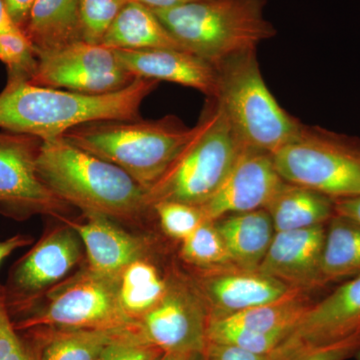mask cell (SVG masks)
Returning a JSON list of instances; mask_svg holds the SVG:
<instances>
[{"mask_svg": "<svg viewBox=\"0 0 360 360\" xmlns=\"http://www.w3.org/2000/svg\"><path fill=\"white\" fill-rule=\"evenodd\" d=\"M158 84L137 77L118 91L85 94L37 86L25 78L8 77L0 94V129L46 141L63 136L84 123L139 120L141 103Z\"/></svg>", "mask_w": 360, "mask_h": 360, "instance_id": "cell-1", "label": "cell"}, {"mask_svg": "<svg viewBox=\"0 0 360 360\" xmlns=\"http://www.w3.org/2000/svg\"><path fill=\"white\" fill-rule=\"evenodd\" d=\"M37 167L45 186L84 214L134 221L150 208L146 191L124 170L63 136L42 141Z\"/></svg>", "mask_w": 360, "mask_h": 360, "instance_id": "cell-2", "label": "cell"}, {"mask_svg": "<svg viewBox=\"0 0 360 360\" xmlns=\"http://www.w3.org/2000/svg\"><path fill=\"white\" fill-rule=\"evenodd\" d=\"M195 127L168 115L156 120H103L78 125L63 139L113 163L148 191L186 148Z\"/></svg>", "mask_w": 360, "mask_h": 360, "instance_id": "cell-3", "label": "cell"}, {"mask_svg": "<svg viewBox=\"0 0 360 360\" xmlns=\"http://www.w3.org/2000/svg\"><path fill=\"white\" fill-rule=\"evenodd\" d=\"M267 0H198L174 8L153 11L184 51L217 65L257 51L276 30L264 16Z\"/></svg>", "mask_w": 360, "mask_h": 360, "instance_id": "cell-4", "label": "cell"}, {"mask_svg": "<svg viewBox=\"0 0 360 360\" xmlns=\"http://www.w3.org/2000/svg\"><path fill=\"white\" fill-rule=\"evenodd\" d=\"M205 110L191 141L160 180L146 191L149 207L160 201L201 206L219 191L245 148L214 98Z\"/></svg>", "mask_w": 360, "mask_h": 360, "instance_id": "cell-5", "label": "cell"}, {"mask_svg": "<svg viewBox=\"0 0 360 360\" xmlns=\"http://www.w3.org/2000/svg\"><path fill=\"white\" fill-rule=\"evenodd\" d=\"M215 66L219 82L214 99L245 146L274 155L300 136L304 125L269 91L257 51L234 54Z\"/></svg>", "mask_w": 360, "mask_h": 360, "instance_id": "cell-6", "label": "cell"}, {"mask_svg": "<svg viewBox=\"0 0 360 360\" xmlns=\"http://www.w3.org/2000/svg\"><path fill=\"white\" fill-rule=\"evenodd\" d=\"M284 181L335 200L360 196V141L321 127H303L272 155Z\"/></svg>", "mask_w": 360, "mask_h": 360, "instance_id": "cell-7", "label": "cell"}, {"mask_svg": "<svg viewBox=\"0 0 360 360\" xmlns=\"http://www.w3.org/2000/svg\"><path fill=\"white\" fill-rule=\"evenodd\" d=\"M120 277L104 276L84 267L45 295L46 300L14 326L32 329L134 328L139 323L125 314L118 295Z\"/></svg>", "mask_w": 360, "mask_h": 360, "instance_id": "cell-8", "label": "cell"}, {"mask_svg": "<svg viewBox=\"0 0 360 360\" xmlns=\"http://www.w3.org/2000/svg\"><path fill=\"white\" fill-rule=\"evenodd\" d=\"M63 224L45 233L14 265L2 290L9 312L30 311L42 295L68 279L84 259L82 239L70 224Z\"/></svg>", "mask_w": 360, "mask_h": 360, "instance_id": "cell-9", "label": "cell"}, {"mask_svg": "<svg viewBox=\"0 0 360 360\" xmlns=\"http://www.w3.org/2000/svg\"><path fill=\"white\" fill-rule=\"evenodd\" d=\"M37 54V66L30 84L65 89L85 94H105L129 86L136 79L103 44L84 40L58 51Z\"/></svg>", "mask_w": 360, "mask_h": 360, "instance_id": "cell-10", "label": "cell"}, {"mask_svg": "<svg viewBox=\"0 0 360 360\" xmlns=\"http://www.w3.org/2000/svg\"><path fill=\"white\" fill-rule=\"evenodd\" d=\"M41 143L34 135L0 132V206L13 217L65 219L70 205L45 186L37 172Z\"/></svg>", "mask_w": 360, "mask_h": 360, "instance_id": "cell-11", "label": "cell"}, {"mask_svg": "<svg viewBox=\"0 0 360 360\" xmlns=\"http://www.w3.org/2000/svg\"><path fill=\"white\" fill-rule=\"evenodd\" d=\"M137 323L163 352L203 354L207 345V307L198 290L182 281H168L160 302Z\"/></svg>", "mask_w": 360, "mask_h": 360, "instance_id": "cell-12", "label": "cell"}, {"mask_svg": "<svg viewBox=\"0 0 360 360\" xmlns=\"http://www.w3.org/2000/svg\"><path fill=\"white\" fill-rule=\"evenodd\" d=\"M310 305L303 292H298L229 316L208 319L207 342L271 354L291 335Z\"/></svg>", "mask_w": 360, "mask_h": 360, "instance_id": "cell-13", "label": "cell"}, {"mask_svg": "<svg viewBox=\"0 0 360 360\" xmlns=\"http://www.w3.org/2000/svg\"><path fill=\"white\" fill-rule=\"evenodd\" d=\"M285 181L271 153L245 146L212 198L200 206L210 220L266 208Z\"/></svg>", "mask_w": 360, "mask_h": 360, "instance_id": "cell-14", "label": "cell"}, {"mask_svg": "<svg viewBox=\"0 0 360 360\" xmlns=\"http://www.w3.org/2000/svg\"><path fill=\"white\" fill-rule=\"evenodd\" d=\"M196 290L205 300L208 319L229 316L303 292L274 277L236 267L213 270L201 277Z\"/></svg>", "mask_w": 360, "mask_h": 360, "instance_id": "cell-15", "label": "cell"}, {"mask_svg": "<svg viewBox=\"0 0 360 360\" xmlns=\"http://www.w3.org/2000/svg\"><path fill=\"white\" fill-rule=\"evenodd\" d=\"M326 233V225L276 232L257 271L303 292L321 288Z\"/></svg>", "mask_w": 360, "mask_h": 360, "instance_id": "cell-16", "label": "cell"}, {"mask_svg": "<svg viewBox=\"0 0 360 360\" xmlns=\"http://www.w3.org/2000/svg\"><path fill=\"white\" fill-rule=\"evenodd\" d=\"M359 331L360 274L343 281L326 298L310 305L279 347L326 345Z\"/></svg>", "mask_w": 360, "mask_h": 360, "instance_id": "cell-17", "label": "cell"}, {"mask_svg": "<svg viewBox=\"0 0 360 360\" xmlns=\"http://www.w3.org/2000/svg\"><path fill=\"white\" fill-rule=\"evenodd\" d=\"M112 49L123 68L134 77L191 87L208 98L217 96V66L191 52L174 49Z\"/></svg>", "mask_w": 360, "mask_h": 360, "instance_id": "cell-18", "label": "cell"}, {"mask_svg": "<svg viewBox=\"0 0 360 360\" xmlns=\"http://www.w3.org/2000/svg\"><path fill=\"white\" fill-rule=\"evenodd\" d=\"M84 221L61 219L75 229L84 243L87 266L97 274L120 277L132 262L146 258V239L115 224L99 214H84Z\"/></svg>", "mask_w": 360, "mask_h": 360, "instance_id": "cell-19", "label": "cell"}, {"mask_svg": "<svg viewBox=\"0 0 360 360\" xmlns=\"http://www.w3.org/2000/svg\"><path fill=\"white\" fill-rule=\"evenodd\" d=\"M231 264L245 271H257L276 231L265 208L234 213L214 220Z\"/></svg>", "mask_w": 360, "mask_h": 360, "instance_id": "cell-20", "label": "cell"}, {"mask_svg": "<svg viewBox=\"0 0 360 360\" xmlns=\"http://www.w3.org/2000/svg\"><path fill=\"white\" fill-rule=\"evenodd\" d=\"M37 53L82 40L78 0H35L22 30Z\"/></svg>", "mask_w": 360, "mask_h": 360, "instance_id": "cell-21", "label": "cell"}, {"mask_svg": "<svg viewBox=\"0 0 360 360\" xmlns=\"http://www.w3.org/2000/svg\"><path fill=\"white\" fill-rule=\"evenodd\" d=\"M103 44L115 49H174L184 51L158 20L153 9L127 2L104 37Z\"/></svg>", "mask_w": 360, "mask_h": 360, "instance_id": "cell-22", "label": "cell"}, {"mask_svg": "<svg viewBox=\"0 0 360 360\" xmlns=\"http://www.w3.org/2000/svg\"><path fill=\"white\" fill-rule=\"evenodd\" d=\"M335 205L324 194L285 181L265 210L279 232L328 224L335 215Z\"/></svg>", "mask_w": 360, "mask_h": 360, "instance_id": "cell-23", "label": "cell"}, {"mask_svg": "<svg viewBox=\"0 0 360 360\" xmlns=\"http://www.w3.org/2000/svg\"><path fill=\"white\" fill-rule=\"evenodd\" d=\"M360 274V224L335 214L326 227L321 259L323 285Z\"/></svg>", "mask_w": 360, "mask_h": 360, "instance_id": "cell-24", "label": "cell"}, {"mask_svg": "<svg viewBox=\"0 0 360 360\" xmlns=\"http://www.w3.org/2000/svg\"><path fill=\"white\" fill-rule=\"evenodd\" d=\"M37 330H39L37 348L39 360H96L108 342L124 329L40 328Z\"/></svg>", "mask_w": 360, "mask_h": 360, "instance_id": "cell-25", "label": "cell"}, {"mask_svg": "<svg viewBox=\"0 0 360 360\" xmlns=\"http://www.w3.org/2000/svg\"><path fill=\"white\" fill-rule=\"evenodd\" d=\"M167 285L168 281L155 265L141 258L129 264L120 276V304L125 314L137 322L160 302Z\"/></svg>", "mask_w": 360, "mask_h": 360, "instance_id": "cell-26", "label": "cell"}, {"mask_svg": "<svg viewBox=\"0 0 360 360\" xmlns=\"http://www.w3.org/2000/svg\"><path fill=\"white\" fill-rule=\"evenodd\" d=\"M181 257L195 266L212 270L234 267L213 220H205L181 241Z\"/></svg>", "mask_w": 360, "mask_h": 360, "instance_id": "cell-27", "label": "cell"}, {"mask_svg": "<svg viewBox=\"0 0 360 360\" xmlns=\"http://www.w3.org/2000/svg\"><path fill=\"white\" fill-rule=\"evenodd\" d=\"M130 0H78L82 40L103 44L104 37L122 7Z\"/></svg>", "mask_w": 360, "mask_h": 360, "instance_id": "cell-28", "label": "cell"}, {"mask_svg": "<svg viewBox=\"0 0 360 360\" xmlns=\"http://www.w3.org/2000/svg\"><path fill=\"white\" fill-rule=\"evenodd\" d=\"M151 208L158 214L163 231L181 241L208 219L200 206L179 201H160Z\"/></svg>", "mask_w": 360, "mask_h": 360, "instance_id": "cell-29", "label": "cell"}, {"mask_svg": "<svg viewBox=\"0 0 360 360\" xmlns=\"http://www.w3.org/2000/svg\"><path fill=\"white\" fill-rule=\"evenodd\" d=\"M359 350L360 331L326 345L279 347L269 354V360H347Z\"/></svg>", "mask_w": 360, "mask_h": 360, "instance_id": "cell-30", "label": "cell"}, {"mask_svg": "<svg viewBox=\"0 0 360 360\" xmlns=\"http://www.w3.org/2000/svg\"><path fill=\"white\" fill-rule=\"evenodd\" d=\"M0 60L6 65L8 77L30 80L37 70V54L25 33H0Z\"/></svg>", "mask_w": 360, "mask_h": 360, "instance_id": "cell-31", "label": "cell"}, {"mask_svg": "<svg viewBox=\"0 0 360 360\" xmlns=\"http://www.w3.org/2000/svg\"><path fill=\"white\" fill-rule=\"evenodd\" d=\"M162 354V350L149 342L136 326L118 333L96 360H156Z\"/></svg>", "mask_w": 360, "mask_h": 360, "instance_id": "cell-32", "label": "cell"}, {"mask_svg": "<svg viewBox=\"0 0 360 360\" xmlns=\"http://www.w3.org/2000/svg\"><path fill=\"white\" fill-rule=\"evenodd\" d=\"M0 360H39V350L25 342L14 326L0 290Z\"/></svg>", "mask_w": 360, "mask_h": 360, "instance_id": "cell-33", "label": "cell"}, {"mask_svg": "<svg viewBox=\"0 0 360 360\" xmlns=\"http://www.w3.org/2000/svg\"><path fill=\"white\" fill-rule=\"evenodd\" d=\"M203 354L206 360H269V355L255 354L227 343L207 342Z\"/></svg>", "mask_w": 360, "mask_h": 360, "instance_id": "cell-34", "label": "cell"}, {"mask_svg": "<svg viewBox=\"0 0 360 360\" xmlns=\"http://www.w3.org/2000/svg\"><path fill=\"white\" fill-rule=\"evenodd\" d=\"M34 1L35 0H4L7 13L21 32L25 28Z\"/></svg>", "mask_w": 360, "mask_h": 360, "instance_id": "cell-35", "label": "cell"}, {"mask_svg": "<svg viewBox=\"0 0 360 360\" xmlns=\"http://www.w3.org/2000/svg\"><path fill=\"white\" fill-rule=\"evenodd\" d=\"M335 214L354 220L360 224V196L335 200Z\"/></svg>", "mask_w": 360, "mask_h": 360, "instance_id": "cell-36", "label": "cell"}, {"mask_svg": "<svg viewBox=\"0 0 360 360\" xmlns=\"http://www.w3.org/2000/svg\"><path fill=\"white\" fill-rule=\"evenodd\" d=\"M32 243V238L23 234L11 236L6 240H0V264L8 257L13 251L18 248H25Z\"/></svg>", "mask_w": 360, "mask_h": 360, "instance_id": "cell-37", "label": "cell"}, {"mask_svg": "<svg viewBox=\"0 0 360 360\" xmlns=\"http://www.w3.org/2000/svg\"><path fill=\"white\" fill-rule=\"evenodd\" d=\"M143 6L149 7L153 11H163V9L174 8V7L188 4V2L198 1V0H132Z\"/></svg>", "mask_w": 360, "mask_h": 360, "instance_id": "cell-38", "label": "cell"}, {"mask_svg": "<svg viewBox=\"0 0 360 360\" xmlns=\"http://www.w3.org/2000/svg\"><path fill=\"white\" fill-rule=\"evenodd\" d=\"M21 30L11 20L4 0H0V33L20 32Z\"/></svg>", "mask_w": 360, "mask_h": 360, "instance_id": "cell-39", "label": "cell"}, {"mask_svg": "<svg viewBox=\"0 0 360 360\" xmlns=\"http://www.w3.org/2000/svg\"><path fill=\"white\" fill-rule=\"evenodd\" d=\"M193 355V354H191ZM191 355L163 352L156 360H191Z\"/></svg>", "mask_w": 360, "mask_h": 360, "instance_id": "cell-40", "label": "cell"}, {"mask_svg": "<svg viewBox=\"0 0 360 360\" xmlns=\"http://www.w3.org/2000/svg\"><path fill=\"white\" fill-rule=\"evenodd\" d=\"M191 360H206L205 354H194L191 355Z\"/></svg>", "mask_w": 360, "mask_h": 360, "instance_id": "cell-41", "label": "cell"}, {"mask_svg": "<svg viewBox=\"0 0 360 360\" xmlns=\"http://www.w3.org/2000/svg\"><path fill=\"white\" fill-rule=\"evenodd\" d=\"M355 359H356V360H360V350L359 352H357L356 354H355Z\"/></svg>", "mask_w": 360, "mask_h": 360, "instance_id": "cell-42", "label": "cell"}]
</instances>
